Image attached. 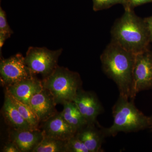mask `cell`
Wrapping results in <instances>:
<instances>
[{"label":"cell","mask_w":152,"mask_h":152,"mask_svg":"<svg viewBox=\"0 0 152 152\" xmlns=\"http://www.w3.org/2000/svg\"><path fill=\"white\" fill-rule=\"evenodd\" d=\"M63 51L62 48L52 50L45 47H30L25 57V63L33 75L39 74L44 79L58 66Z\"/></svg>","instance_id":"5"},{"label":"cell","mask_w":152,"mask_h":152,"mask_svg":"<svg viewBox=\"0 0 152 152\" xmlns=\"http://www.w3.org/2000/svg\"><path fill=\"white\" fill-rule=\"evenodd\" d=\"M144 20L145 22L149 34L150 41H152V17L145 19Z\"/></svg>","instance_id":"24"},{"label":"cell","mask_w":152,"mask_h":152,"mask_svg":"<svg viewBox=\"0 0 152 152\" xmlns=\"http://www.w3.org/2000/svg\"><path fill=\"white\" fill-rule=\"evenodd\" d=\"M44 137L40 129L24 130L12 129L9 133L10 140L16 144L21 152H32Z\"/></svg>","instance_id":"12"},{"label":"cell","mask_w":152,"mask_h":152,"mask_svg":"<svg viewBox=\"0 0 152 152\" xmlns=\"http://www.w3.org/2000/svg\"><path fill=\"white\" fill-rule=\"evenodd\" d=\"M2 113L5 121L12 129L17 130L34 129H33L22 116L9 96L6 94H5L4 101L2 108Z\"/></svg>","instance_id":"14"},{"label":"cell","mask_w":152,"mask_h":152,"mask_svg":"<svg viewBox=\"0 0 152 152\" xmlns=\"http://www.w3.org/2000/svg\"><path fill=\"white\" fill-rule=\"evenodd\" d=\"M1 151L3 152H21L16 144L10 140L6 143L3 147Z\"/></svg>","instance_id":"21"},{"label":"cell","mask_w":152,"mask_h":152,"mask_svg":"<svg viewBox=\"0 0 152 152\" xmlns=\"http://www.w3.org/2000/svg\"><path fill=\"white\" fill-rule=\"evenodd\" d=\"M43 88L42 81L34 76L5 88V92L28 105L31 98Z\"/></svg>","instance_id":"11"},{"label":"cell","mask_w":152,"mask_h":152,"mask_svg":"<svg viewBox=\"0 0 152 152\" xmlns=\"http://www.w3.org/2000/svg\"><path fill=\"white\" fill-rule=\"evenodd\" d=\"M43 86L51 93L56 104L73 102L82 82L77 72L58 66L48 77L44 79Z\"/></svg>","instance_id":"4"},{"label":"cell","mask_w":152,"mask_h":152,"mask_svg":"<svg viewBox=\"0 0 152 152\" xmlns=\"http://www.w3.org/2000/svg\"><path fill=\"white\" fill-rule=\"evenodd\" d=\"M96 123H88L77 131L75 135L85 144L89 152L103 151L102 149L104 139L106 137L104 128L99 129Z\"/></svg>","instance_id":"13"},{"label":"cell","mask_w":152,"mask_h":152,"mask_svg":"<svg viewBox=\"0 0 152 152\" xmlns=\"http://www.w3.org/2000/svg\"><path fill=\"white\" fill-rule=\"evenodd\" d=\"M40 124V129L45 137L67 140L77 132V131L66 121L61 112H57Z\"/></svg>","instance_id":"8"},{"label":"cell","mask_w":152,"mask_h":152,"mask_svg":"<svg viewBox=\"0 0 152 152\" xmlns=\"http://www.w3.org/2000/svg\"><path fill=\"white\" fill-rule=\"evenodd\" d=\"M66 152H89L85 144L76 135L66 141Z\"/></svg>","instance_id":"19"},{"label":"cell","mask_w":152,"mask_h":152,"mask_svg":"<svg viewBox=\"0 0 152 152\" xmlns=\"http://www.w3.org/2000/svg\"><path fill=\"white\" fill-rule=\"evenodd\" d=\"M125 10L112 28V41L136 55L148 49L149 34L144 20L137 16L130 7Z\"/></svg>","instance_id":"2"},{"label":"cell","mask_w":152,"mask_h":152,"mask_svg":"<svg viewBox=\"0 0 152 152\" xmlns=\"http://www.w3.org/2000/svg\"><path fill=\"white\" fill-rule=\"evenodd\" d=\"M66 141L44 136L32 152H66Z\"/></svg>","instance_id":"16"},{"label":"cell","mask_w":152,"mask_h":152,"mask_svg":"<svg viewBox=\"0 0 152 152\" xmlns=\"http://www.w3.org/2000/svg\"><path fill=\"white\" fill-rule=\"evenodd\" d=\"M29 104L37 117L40 124L58 112L53 97L44 88L31 98Z\"/></svg>","instance_id":"10"},{"label":"cell","mask_w":152,"mask_h":152,"mask_svg":"<svg viewBox=\"0 0 152 152\" xmlns=\"http://www.w3.org/2000/svg\"><path fill=\"white\" fill-rule=\"evenodd\" d=\"M6 12L1 7H0V32L9 33L12 34L13 31L11 28L7 20Z\"/></svg>","instance_id":"20"},{"label":"cell","mask_w":152,"mask_h":152,"mask_svg":"<svg viewBox=\"0 0 152 152\" xmlns=\"http://www.w3.org/2000/svg\"><path fill=\"white\" fill-rule=\"evenodd\" d=\"M135 55L111 41L101 55L104 72L116 84L120 96L130 99Z\"/></svg>","instance_id":"1"},{"label":"cell","mask_w":152,"mask_h":152,"mask_svg":"<svg viewBox=\"0 0 152 152\" xmlns=\"http://www.w3.org/2000/svg\"><path fill=\"white\" fill-rule=\"evenodd\" d=\"M63 105L64 108L62 111L61 112L62 115L66 121L77 132L88 124L73 102L65 103Z\"/></svg>","instance_id":"15"},{"label":"cell","mask_w":152,"mask_h":152,"mask_svg":"<svg viewBox=\"0 0 152 152\" xmlns=\"http://www.w3.org/2000/svg\"><path fill=\"white\" fill-rule=\"evenodd\" d=\"M92 1L93 10L96 12L109 8L116 4H123L125 8L130 7L129 0H92Z\"/></svg>","instance_id":"18"},{"label":"cell","mask_w":152,"mask_h":152,"mask_svg":"<svg viewBox=\"0 0 152 152\" xmlns=\"http://www.w3.org/2000/svg\"><path fill=\"white\" fill-rule=\"evenodd\" d=\"M152 0H129V5L131 8L142 4L151 2Z\"/></svg>","instance_id":"22"},{"label":"cell","mask_w":152,"mask_h":152,"mask_svg":"<svg viewBox=\"0 0 152 152\" xmlns=\"http://www.w3.org/2000/svg\"><path fill=\"white\" fill-rule=\"evenodd\" d=\"M5 94H7L9 96L22 116L28 123L31 126L33 129H39V121L34 112L33 111L30 106L19 101L7 93L5 92Z\"/></svg>","instance_id":"17"},{"label":"cell","mask_w":152,"mask_h":152,"mask_svg":"<svg viewBox=\"0 0 152 152\" xmlns=\"http://www.w3.org/2000/svg\"><path fill=\"white\" fill-rule=\"evenodd\" d=\"M150 119H151V128H152V115L150 117Z\"/></svg>","instance_id":"25"},{"label":"cell","mask_w":152,"mask_h":152,"mask_svg":"<svg viewBox=\"0 0 152 152\" xmlns=\"http://www.w3.org/2000/svg\"><path fill=\"white\" fill-rule=\"evenodd\" d=\"M11 34L9 33L4 32H0V51L1 53V49L2 48L3 45L7 39H8L11 37Z\"/></svg>","instance_id":"23"},{"label":"cell","mask_w":152,"mask_h":152,"mask_svg":"<svg viewBox=\"0 0 152 152\" xmlns=\"http://www.w3.org/2000/svg\"><path fill=\"white\" fill-rule=\"evenodd\" d=\"M73 102L88 123L97 122V117L102 112L103 108L96 94L81 89Z\"/></svg>","instance_id":"9"},{"label":"cell","mask_w":152,"mask_h":152,"mask_svg":"<svg viewBox=\"0 0 152 152\" xmlns=\"http://www.w3.org/2000/svg\"><path fill=\"white\" fill-rule=\"evenodd\" d=\"M152 88V53L147 49L135 55L130 99L138 93Z\"/></svg>","instance_id":"6"},{"label":"cell","mask_w":152,"mask_h":152,"mask_svg":"<svg viewBox=\"0 0 152 152\" xmlns=\"http://www.w3.org/2000/svg\"><path fill=\"white\" fill-rule=\"evenodd\" d=\"M33 76L21 54L18 53L7 58L1 59V83L5 88Z\"/></svg>","instance_id":"7"},{"label":"cell","mask_w":152,"mask_h":152,"mask_svg":"<svg viewBox=\"0 0 152 152\" xmlns=\"http://www.w3.org/2000/svg\"><path fill=\"white\" fill-rule=\"evenodd\" d=\"M113 123L110 127L104 129L106 137L115 136L120 132H138L151 128L150 117L145 115L136 107L134 100L120 96L113 109Z\"/></svg>","instance_id":"3"}]
</instances>
